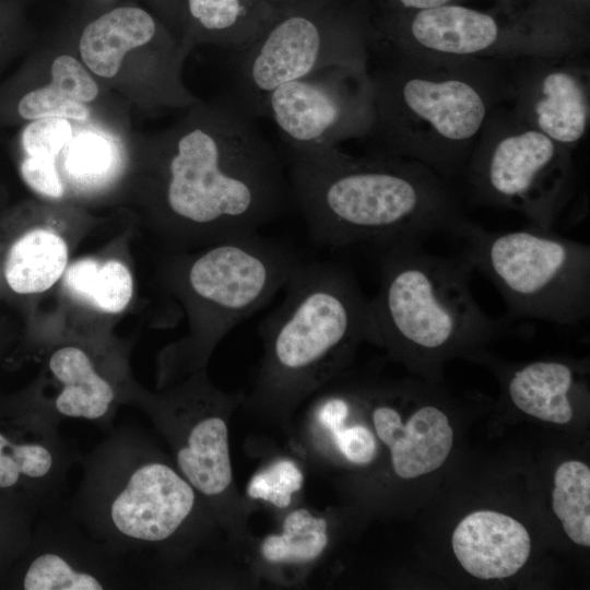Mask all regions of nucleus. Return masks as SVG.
<instances>
[{"label": "nucleus", "instance_id": "nucleus-1", "mask_svg": "<svg viewBox=\"0 0 590 590\" xmlns=\"http://www.w3.org/2000/svg\"><path fill=\"white\" fill-rule=\"evenodd\" d=\"M287 166L291 197L322 246L422 241L467 217L458 184L409 158L333 146L287 150Z\"/></svg>", "mask_w": 590, "mask_h": 590}, {"label": "nucleus", "instance_id": "nucleus-2", "mask_svg": "<svg viewBox=\"0 0 590 590\" xmlns=\"http://www.w3.org/2000/svg\"><path fill=\"white\" fill-rule=\"evenodd\" d=\"M253 118L232 96L197 115L168 152L169 217L213 243L259 233L291 197L282 160Z\"/></svg>", "mask_w": 590, "mask_h": 590}, {"label": "nucleus", "instance_id": "nucleus-3", "mask_svg": "<svg viewBox=\"0 0 590 590\" xmlns=\"http://www.w3.org/2000/svg\"><path fill=\"white\" fill-rule=\"evenodd\" d=\"M385 54L387 63L370 72L371 152L409 158L461 180L487 120L508 99L509 59Z\"/></svg>", "mask_w": 590, "mask_h": 590}, {"label": "nucleus", "instance_id": "nucleus-4", "mask_svg": "<svg viewBox=\"0 0 590 590\" xmlns=\"http://www.w3.org/2000/svg\"><path fill=\"white\" fill-rule=\"evenodd\" d=\"M81 483L68 509L94 540L138 559L175 558L203 536L212 512L167 456L140 429L121 427L81 453Z\"/></svg>", "mask_w": 590, "mask_h": 590}, {"label": "nucleus", "instance_id": "nucleus-5", "mask_svg": "<svg viewBox=\"0 0 590 590\" xmlns=\"http://www.w3.org/2000/svg\"><path fill=\"white\" fill-rule=\"evenodd\" d=\"M281 305L260 326L264 356L255 396L293 403L321 387L366 339L368 298L346 268L299 261Z\"/></svg>", "mask_w": 590, "mask_h": 590}, {"label": "nucleus", "instance_id": "nucleus-6", "mask_svg": "<svg viewBox=\"0 0 590 590\" xmlns=\"http://www.w3.org/2000/svg\"><path fill=\"white\" fill-rule=\"evenodd\" d=\"M405 240L379 251V288L368 298L366 339L400 354H440L482 342L516 320L493 318L470 287L465 258Z\"/></svg>", "mask_w": 590, "mask_h": 590}, {"label": "nucleus", "instance_id": "nucleus-7", "mask_svg": "<svg viewBox=\"0 0 590 590\" xmlns=\"http://www.w3.org/2000/svg\"><path fill=\"white\" fill-rule=\"evenodd\" d=\"M461 256L498 290L512 320L577 324L590 315V246L530 225L488 231L462 220L451 233Z\"/></svg>", "mask_w": 590, "mask_h": 590}, {"label": "nucleus", "instance_id": "nucleus-8", "mask_svg": "<svg viewBox=\"0 0 590 590\" xmlns=\"http://www.w3.org/2000/svg\"><path fill=\"white\" fill-rule=\"evenodd\" d=\"M371 25L361 0H281L264 30L233 50L234 97L262 117L279 85L333 66L368 67Z\"/></svg>", "mask_w": 590, "mask_h": 590}, {"label": "nucleus", "instance_id": "nucleus-9", "mask_svg": "<svg viewBox=\"0 0 590 590\" xmlns=\"http://www.w3.org/2000/svg\"><path fill=\"white\" fill-rule=\"evenodd\" d=\"M571 151L528 125L506 101L491 115L469 157L461 177L464 194L553 229L577 190Z\"/></svg>", "mask_w": 590, "mask_h": 590}, {"label": "nucleus", "instance_id": "nucleus-10", "mask_svg": "<svg viewBox=\"0 0 590 590\" xmlns=\"http://www.w3.org/2000/svg\"><path fill=\"white\" fill-rule=\"evenodd\" d=\"M370 49L444 59H511L571 48L563 27L533 4L480 10L446 4L369 15Z\"/></svg>", "mask_w": 590, "mask_h": 590}, {"label": "nucleus", "instance_id": "nucleus-11", "mask_svg": "<svg viewBox=\"0 0 590 590\" xmlns=\"http://www.w3.org/2000/svg\"><path fill=\"white\" fill-rule=\"evenodd\" d=\"M300 260L259 233L213 243L185 271V287L200 315L203 352L283 290Z\"/></svg>", "mask_w": 590, "mask_h": 590}, {"label": "nucleus", "instance_id": "nucleus-12", "mask_svg": "<svg viewBox=\"0 0 590 590\" xmlns=\"http://www.w3.org/2000/svg\"><path fill=\"white\" fill-rule=\"evenodd\" d=\"M235 400L202 375L165 394L134 391L126 399L148 414L167 441L176 469L214 515L222 511L232 491L227 417Z\"/></svg>", "mask_w": 590, "mask_h": 590}, {"label": "nucleus", "instance_id": "nucleus-13", "mask_svg": "<svg viewBox=\"0 0 590 590\" xmlns=\"http://www.w3.org/2000/svg\"><path fill=\"white\" fill-rule=\"evenodd\" d=\"M262 117L276 126L287 150L338 146L369 137L374 87L368 67L333 66L279 85Z\"/></svg>", "mask_w": 590, "mask_h": 590}, {"label": "nucleus", "instance_id": "nucleus-14", "mask_svg": "<svg viewBox=\"0 0 590 590\" xmlns=\"http://www.w3.org/2000/svg\"><path fill=\"white\" fill-rule=\"evenodd\" d=\"M44 511L30 540L20 586L25 590L138 589L140 566L130 557L92 539L68 506Z\"/></svg>", "mask_w": 590, "mask_h": 590}, {"label": "nucleus", "instance_id": "nucleus-15", "mask_svg": "<svg viewBox=\"0 0 590 590\" xmlns=\"http://www.w3.org/2000/svg\"><path fill=\"white\" fill-rule=\"evenodd\" d=\"M581 49L512 58L508 61L510 108L555 142L576 148L590 120L589 74Z\"/></svg>", "mask_w": 590, "mask_h": 590}, {"label": "nucleus", "instance_id": "nucleus-16", "mask_svg": "<svg viewBox=\"0 0 590 590\" xmlns=\"http://www.w3.org/2000/svg\"><path fill=\"white\" fill-rule=\"evenodd\" d=\"M47 387L36 394L28 417L59 426L67 420L111 429L123 397L92 355L76 345L55 350L47 361Z\"/></svg>", "mask_w": 590, "mask_h": 590}, {"label": "nucleus", "instance_id": "nucleus-17", "mask_svg": "<svg viewBox=\"0 0 590 590\" xmlns=\"http://www.w3.org/2000/svg\"><path fill=\"white\" fill-rule=\"evenodd\" d=\"M24 434L0 429V489H25L44 511L60 507L68 473L81 457L58 427L32 417Z\"/></svg>", "mask_w": 590, "mask_h": 590}, {"label": "nucleus", "instance_id": "nucleus-18", "mask_svg": "<svg viewBox=\"0 0 590 590\" xmlns=\"http://www.w3.org/2000/svg\"><path fill=\"white\" fill-rule=\"evenodd\" d=\"M452 550L460 565L480 579H502L527 562L531 539L516 519L493 510L464 517L452 533Z\"/></svg>", "mask_w": 590, "mask_h": 590}, {"label": "nucleus", "instance_id": "nucleus-19", "mask_svg": "<svg viewBox=\"0 0 590 590\" xmlns=\"http://www.w3.org/2000/svg\"><path fill=\"white\" fill-rule=\"evenodd\" d=\"M371 417L377 436L390 450L392 469L398 476L414 479L430 473L448 458L453 432L439 409L422 406L402 423L396 409L379 405Z\"/></svg>", "mask_w": 590, "mask_h": 590}, {"label": "nucleus", "instance_id": "nucleus-20", "mask_svg": "<svg viewBox=\"0 0 590 590\" xmlns=\"http://www.w3.org/2000/svg\"><path fill=\"white\" fill-rule=\"evenodd\" d=\"M161 28L156 19L137 5H118L83 27L80 55L90 70L103 78L115 76L127 52L152 43Z\"/></svg>", "mask_w": 590, "mask_h": 590}, {"label": "nucleus", "instance_id": "nucleus-21", "mask_svg": "<svg viewBox=\"0 0 590 590\" xmlns=\"http://www.w3.org/2000/svg\"><path fill=\"white\" fill-rule=\"evenodd\" d=\"M281 0H182L192 34L237 50L252 42L273 17Z\"/></svg>", "mask_w": 590, "mask_h": 590}, {"label": "nucleus", "instance_id": "nucleus-22", "mask_svg": "<svg viewBox=\"0 0 590 590\" xmlns=\"http://www.w3.org/2000/svg\"><path fill=\"white\" fill-rule=\"evenodd\" d=\"M575 386L570 365L538 361L516 369L507 384L512 403L526 414L555 424L573 417L569 394Z\"/></svg>", "mask_w": 590, "mask_h": 590}, {"label": "nucleus", "instance_id": "nucleus-23", "mask_svg": "<svg viewBox=\"0 0 590 590\" xmlns=\"http://www.w3.org/2000/svg\"><path fill=\"white\" fill-rule=\"evenodd\" d=\"M67 262L68 247L63 238L50 229L35 228L11 246L4 275L15 293H42L61 278Z\"/></svg>", "mask_w": 590, "mask_h": 590}, {"label": "nucleus", "instance_id": "nucleus-24", "mask_svg": "<svg viewBox=\"0 0 590 590\" xmlns=\"http://www.w3.org/2000/svg\"><path fill=\"white\" fill-rule=\"evenodd\" d=\"M64 284L72 294L111 314L123 310L133 293L130 271L116 260H79L67 270Z\"/></svg>", "mask_w": 590, "mask_h": 590}, {"label": "nucleus", "instance_id": "nucleus-25", "mask_svg": "<svg viewBox=\"0 0 590 590\" xmlns=\"http://www.w3.org/2000/svg\"><path fill=\"white\" fill-rule=\"evenodd\" d=\"M328 542L326 519L297 508L285 516L280 533L262 540L260 553L271 564H304L321 556Z\"/></svg>", "mask_w": 590, "mask_h": 590}, {"label": "nucleus", "instance_id": "nucleus-26", "mask_svg": "<svg viewBox=\"0 0 590 590\" xmlns=\"http://www.w3.org/2000/svg\"><path fill=\"white\" fill-rule=\"evenodd\" d=\"M552 508L567 536L590 545V469L580 461H567L555 471Z\"/></svg>", "mask_w": 590, "mask_h": 590}, {"label": "nucleus", "instance_id": "nucleus-27", "mask_svg": "<svg viewBox=\"0 0 590 590\" xmlns=\"http://www.w3.org/2000/svg\"><path fill=\"white\" fill-rule=\"evenodd\" d=\"M303 484L304 474L296 462L281 458L256 472L249 480L246 492L252 499L270 503L278 508H287Z\"/></svg>", "mask_w": 590, "mask_h": 590}, {"label": "nucleus", "instance_id": "nucleus-28", "mask_svg": "<svg viewBox=\"0 0 590 590\" xmlns=\"http://www.w3.org/2000/svg\"><path fill=\"white\" fill-rule=\"evenodd\" d=\"M110 162V145L96 133L80 134L67 144L64 166L75 179L97 178L108 170Z\"/></svg>", "mask_w": 590, "mask_h": 590}, {"label": "nucleus", "instance_id": "nucleus-29", "mask_svg": "<svg viewBox=\"0 0 590 590\" xmlns=\"http://www.w3.org/2000/svg\"><path fill=\"white\" fill-rule=\"evenodd\" d=\"M19 115L27 120L64 118L86 120L90 109L84 103L68 98L51 84L26 93L17 103Z\"/></svg>", "mask_w": 590, "mask_h": 590}, {"label": "nucleus", "instance_id": "nucleus-30", "mask_svg": "<svg viewBox=\"0 0 590 590\" xmlns=\"http://www.w3.org/2000/svg\"><path fill=\"white\" fill-rule=\"evenodd\" d=\"M72 139V128L64 118L32 120L21 135L25 156L55 160Z\"/></svg>", "mask_w": 590, "mask_h": 590}, {"label": "nucleus", "instance_id": "nucleus-31", "mask_svg": "<svg viewBox=\"0 0 590 590\" xmlns=\"http://www.w3.org/2000/svg\"><path fill=\"white\" fill-rule=\"evenodd\" d=\"M50 72V84L68 98L84 104L96 98L97 84L75 58L68 55L57 57Z\"/></svg>", "mask_w": 590, "mask_h": 590}, {"label": "nucleus", "instance_id": "nucleus-32", "mask_svg": "<svg viewBox=\"0 0 590 590\" xmlns=\"http://www.w3.org/2000/svg\"><path fill=\"white\" fill-rule=\"evenodd\" d=\"M330 437L340 453L351 463L365 465L377 455L375 435L364 425H344Z\"/></svg>", "mask_w": 590, "mask_h": 590}, {"label": "nucleus", "instance_id": "nucleus-33", "mask_svg": "<svg viewBox=\"0 0 590 590\" xmlns=\"http://www.w3.org/2000/svg\"><path fill=\"white\" fill-rule=\"evenodd\" d=\"M20 173L25 184L37 193L54 199L63 196V185L55 160L25 156L21 162Z\"/></svg>", "mask_w": 590, "mask_h": 590}, {"label": "nucleus", "instance_id": "nucleus-34", "mask_svg": "<svg viewBox=\"0 0 590 590\" xmlns=\"http://www.w3.org/2000/svg\"><path fill=\"white\" fill-rule=\"evenodd\" d=\"M588 39L590 0H530Z\"/></svg>", "mask_w": 590, "mask_h": 590}, {"label": "nucleus", "instance_id": "nucleus-35", "mask_svg": "<svg viewBox=\"0 0 590 590\" xmlns=\"http://www.w3.org/2000/svg\"><path fill=\"white\" fill-rule=\"evenodd\" d=\"M366 9L370 10L376 8L377 14L380 13H394L404 11L423 10L446 4H465L469 1L475 0H361ZM503 8L511 10H521L527 8L523 0H489ZM373 15V14H370Z\"/></svg>", "mask_w": 590, "mask_h": 590}, {"label": "nucleus", "instance_id": "nucleus-36", "mask_svg": "<svg viewBox=\"0 0 590 590\" xmlns=\"http://www.w3.org/2000/svg\"><path fill=\"white\" fill-rule=\"evenodd\" d=\"M350 414V402L339 394H330L320 400L316 417L329 435L343 427Z\"/></svg>", "mask_w": 590, "mask_h": 590}, {"label": "nucleus", "instance_id": "nucleus-37", "mask_svg": "<svg viewBox=\"0 0 590 590\" xmlns=\"http://www.w3.org/2000/svg\"><path fill=\"white\" fill-rule=\"evenodd\" d=\"M157 2L168 14H181L182 0H157Z\"/></svg>", "mask_w": 590, "mask_h": 590}, {"label": "nucleus", "instance_id": "nucleus-38", "mask_svg": "<svg viewBox=\"0 0 590 590\" xmlns=\"http://www.w3.org/2000/svg\"><path fill=\"white\" fill-rule=\"evenodd\" d=\"M108 1H110V0H108Z\"/></svg>", "mask_w": 590, "mask_h": 590}]
</instances>
